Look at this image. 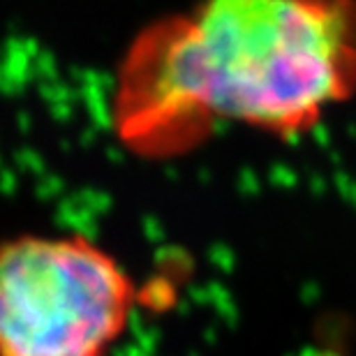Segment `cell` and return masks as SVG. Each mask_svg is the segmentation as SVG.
Listing matches in <instances>:
<instances>
[{
    "label": "cell",
    "mask_w": 356,
    "mask_h": 356,
    "mask_svg": "<svg viewBox=\"0 0 356 356\" xmlns=\"http://www.w3.org/2000/svg\"><path fill=\"white\" fill-rule=\"evenodd\" d=\"M356 95V0H199L155 19L118 63L111 123L144 160L222 127L312 132Z\"/></svg>",
    "instance_id": "cell-1"
},
{
    "label": "cell",
    "mask_w": 356,
    "mask_h": 356,
    "mask_svg": "<svg viewBox=\"0 0 356 356\" xmlns=\"http://www.w3.org/2000/svg\"><path fill=\"white\" fill-rule=\"evenodd\" d=\"M137 289L123 264L86 236L0 243V356H109Z\"/></svg>",
    "instance_id": "cell-2"
}]
</instances>
